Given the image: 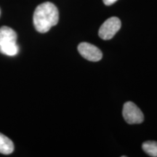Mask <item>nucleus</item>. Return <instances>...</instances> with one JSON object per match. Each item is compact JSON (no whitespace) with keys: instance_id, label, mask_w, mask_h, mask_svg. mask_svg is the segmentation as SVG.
Returning a JSON list of instances; mask_svg holds the SVG:
<instances>
[{"instance_id":"3","label":"nucleus","mask_w":157,"mask_h":157,"mask_svg":"<svg viewBox=\"0 0 157 157\" xmlns=\"http://www.w3.org/2000/svg\"><path fill=\"white\" fill-rule=\"evenodd\" d=\"M123 117L129 124H140L144 120V116L140 109L132 102H127L123 106Z\"/></svg>"},{"instance_id":"7","label":"nucleus","mask_w":157,"mask_h":157,"mask_svg":"<svg viewBox=\"0 0 157 157\" xmlns=\"http://www.w3.org/2000/svg\"><path fill=\"white\" fill-rule=\"evenodd\" d=\"M142 148L150 156L157 157V142L156 141H146L143 143Z\"/></svg>"},{"instance_id":"1","label":"nucleus","mask_w":157,"mask_h":157,"mask_svg":"<svg viewBox=\"0 0 157 157\" xmlns=\"http://www.w3.org/2000/svg\"><path fill=\"white\" fill-rule=\"evenodd\" d=\"M59 21L58 10L54 4L46 2L35 10L33 21L36 30L39 33H46Z\"/></svg>"},{"instance_id":"4","label":"nucleus","mask_w":157,"mask_h":157,"mask_svg":"<svg viewBox=\"0 0 157 157\" xmlns=\"http://www.w3.org/2000/svg\"><path fill=\"white\" fill-rule=\"evenodd\" d=\"M121 25V21L118 17H110L101 25L98 32L99 36L103 40L112 39L120 29Z\"/></svg>"},{"instance_id":"8","label":"nucleus","mask_w":157,"mask_h":157,"mask_svg":"<svg viewBox=\"0 0 157 157\" xmlns=\"http://www.w3.org/2000/svg\"><path fill=\"white\" fill-rule=\"evenodd\" d=\"M103 2H104V4H105V5L109 6V5H113V4L114 3V2H117V0H103Z\"/></svg>"},{"instance_id":"2","label":"nucleus","mask_w":157,"mask_h":157,"mask_svg":"<svg viewBox=\"0 0 157 157\" xmlns=\"http://www.w3.org/2000/svg\"><path fill=\"white\" fill-rule=\"evenodd\" d=\"M16 32L8 26L0 28V52L7 56H15L18 53Z\"/></svg>"},{"instance_id":"5","label":"nucleus","mask_w":157,"mask_h":157,"mask_svg":"<svg viewBox=\"0 0 157 157\" xmlns=\"http://www.w3.org/2000/svg\"><path fill=\"white\" fill-rule=\"evenodd\" d=\"M78 51L83 58L90 61H99L103 57V53L99 48L87 42L80 43L78 46Z\"/></svg>"},{"instance_id":"6","label":"nucleus","mask_w":157,"mask_h":157,"mask_svg":"<svg viewBox=\"0 0 157 157\" xmlns=\"http://www.w3.org/2000/svg\"><path fill=\"white\" fill-rule=\"evenodd\" d=\"M14 151L13 141L5 135L0 132V153L2 154H10Z\"/></svg>"}]
</instances>
